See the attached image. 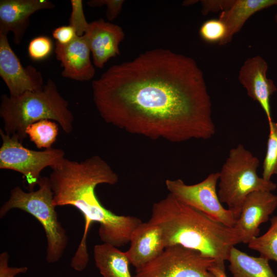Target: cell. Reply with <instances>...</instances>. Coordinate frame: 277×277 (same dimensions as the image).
Listing matches in <instances>:
<instances>
[{"instance_id": "31", "label": "cell", "mask_w": 277, "mask_h": 277, "mask_svg": "<svg viewBox=\"0 0 277 277\" xmlns=\"http://www.w3.org/2000/svg\"><path fill=\"white\" fill-rule=\"evenodd\" d=\"M275 21L277 24V13L275 15Z\"/></svg>"}, {"instance_id": "20", "label": "cell", "mask_w": 277, "mask_h": 277, "mask_svg": "<svg viewBox=\"0 0 277 277\" xmlns=\"http://www.w3.org/2000/svg\"><path fill=\"white\" fill-rule=\"evenodd\" d=\"M25 133L37 148L49 149L56 141L58 128L54 121L42 120L29 125Z\"/></svg>"}, {"instance_id": "17", "label": "cell", "mask_w": 277, "mask_h": 277, "mask_svg": "<svg viewBox=\"0 0 277 277\" xmlns=\"http://www.w3.org/2000/svg\"><path fill=\"white\" fill-rule=\"evenodd\" d=\"M274 5H277V0H234L230 7L220 15L219 19L226 26L227 34L219 44L225 45L230 43L233 35L240 31L251 15Z\"/></svg>"}, {"instance_id": "3", "label": "cell", "mask_w": 277, "mask_h": 277, "mask_svg": "<svg viewBox=\"0 0 277 277\" xmlns=\"http://www.w3.org/2000/svg\"><path fill=\"white\" fill-rule=\"evenodd\" d=\"M148 222L161 228L165 248L180 245L197 250L224 269L231 248L242 243L241 230L210 220L170 193L153 204Z\"/></svg>"}, {"instance_id": "9", "label": "cell", "mask_w": 277, "mask_h": 277, "mask_svg": "<svg viewBox=\"0 0 277 277\" xmlns=\"http://www.w3.org/2000/svg\"><path fill=\"white\" fill-rule=\"evenodd\" d=\"M219 180L217 172L194 185H187L181 179L166 180L165 185L169 193L182 203L215 222L233 227L236 219L230 210L222 206L218 196L216 185Z\"/></svg>"}, {"instance_id": "15", "label": "cell", "mask_w": 277, "mask_h": 277, "mask_svg": "<svg viewBox=\"0 0 277 277\" xmlns=\"http://www.w3.org/2000/svg\"><path fill=\"white\" fill-rule=\"evenodd\" d=\"M84 36L92 54L94 65L103 68L110 58L120 55L119 44L125 34L120 26L100 18L90 23Z\"/></svg>"}, {"instance_id": "10", "label": "cell", "mask_w": 277, "mask_h": 277, "mask_svg": "<svg viewBox=\"0 0 277 277\" xmlns=\"http://www.w3.org/2000/svg\"><path fill=\"white\" fill-rule=\"evenodd\" d=\"M0 76L12 96L42 88L44 80L34 66L24 67L11 48L7 35L0 33Z\"/></svg>"}, {"instance_id": "6", "label": "cell", "mask_w": 277, "mask_h": 277, "mask_svg": "<svg viewBox=\"0 0 277 277\" xmlns=\"http://www.w3.org/2000/svg\"><path fill=\"white\" fill-rule=\"evenodd\" d=\"M259 159L242 144L231 149L219 172L217 194L235 218L239 217L243 202L250 193L259 191L271 192L277 185L271 180L259 177Z\"/></svg>"}, {"instance_id": "4", "label": "cell", "mask_w": 277, "mask_h": 277, "mask_svg": "<svg viewBox=\"0 0 277 277\" xmlns=\"http://www.w3.org/2000/svg\"><path fill=\"white\" fill-rule=\"evenodd\" d=\"M69 103L60 93L52 79L36 90L29 91L17 96L3 94L1 96L0 116L4 122V132L16 135L19 141L27 137L26 128L42 120L58 123L67 134L73 130L74 116Z\"/></svg>"}, {"instance_id": "28", "label": "cell", "mask_w": 277, "mask_h": 277, "mask_svg": "<svg viewBox=\"0 0 277 277\" xmlns=\"http://www.w3.org/2000/svg\"><path fill=\"white\" fill-rule=\"evenodd\" d=\"M202 13L206 15L210 12L224 11L232 5L234 0H204L201 1Z\"/></svg>"}, {"instance_id": "27", "label": "cell", "mask_w": 277, "mask_h": 277, "mask_svg": "<svg viewBox=\"0 0 277 277\" xmlns=\"http://www.w3.org/2000/svg\"><path fill=\"white\" fill-rule=\"evenodd\" d=\"M9 254L7 251L0 254V277H15L20 273L28 271L26 266L20 267H10L8 265Z\"/></svg>"}, {"instance_id": "26", "label": "cell", "mask_w": 277, "mask_h": 277, "mask_svg": "<svg viewBox=\"0 0 277 277\" xmlns=\"http://www.w3.org/2000/svg\"><path fill=\"white\" fill-rule=\"evenodd\" d=\"M124 1L123 0H91L87 2V4L91 7L107 6L106 16L107 19L112 21L114 20L120 13Z\"/></svg>"}, {"instance_id": "14", "label": "cell", "mask_w": 277, "mask_h": 277, "mask_svg": "<svg viewBox=\"0 0 277 277\" xmlns=\"http://www.w3.org/2000/svg\"><path fill=\"white\" fill-rule=\"evenodd\" d=\"M54 51L63 68V77L82 82L94 77L95 69L90 60L91 51L84 35H76L66 44L56 42Z\"/></svg>"}, {"instance_id": "21", "label": "cell", "mask_w": 277, "mask_h": 277, "mask_svg": "<svg viewBox=\"0 0 277 277\" xmlns=\"http://www.w3.org/2000/svg\"><path fill=\"white\" fill-rule=\"evenodd\" d=\"M248 247L259 252L260 256L277 263V215L270 219V226L263 235L252 239Z\"/></svg>"}, {"instance_id": "13", "label": "cell", "mask_w": 277, "mask_h": 277, "mask_svg": "<svg viewBox=\"0 0 277 277\" xmlns=\"http://www.w3.org/2000/svg\"><path fill=\"white\" fill-rule=\"evenodd\" d=\"M267 64L261 56H253L245 61L240 70L238 78L249 97L259 103L269 124L272 122L270 98L277 88L273 82L267 77Z\"/></svg>"}, {"instance_id": "18", "label": "cell", "mask_w": 277, "mask_h": 277, "mask_svg": "<svg viewBox=\"0 0 277 277\" xmlns=\"http://www.w3.org/2000/svg\"><path fill=\"white\" fill-rule=\"evenodd\" d=\"M93 255L95 265L103 277H132L126 252L103 243L94 246Z\"/></svg>"}, {"instance_id": "25", "label": "cell", "mask_w": 277, "mask_h": 277, "mask_svg": "<svg viewBox=\"0 0 277 277\" xmlns=\"http://www.w3.org/2000/svg\"><path fill=\"white\" fill-rule=\"evenodd\" d=\"M52 44L47 37L41 36L32 39L28 45V54L34 60H41L47 57L51 52Z\"/></svg>"}, {"instance_id": "16", "label": "cell", "mask_w": 277, "mask_h": 277, "mask_svg": "<svg viewBox=\"0 0 277 277\" xmlns=\"http://www.w3.org/2000/svg\"><path fill=\"white\" fill-rule=\"evenodd\" d=\"M129 243L126 253L136 270L154 260L165 248L161 228L148 221L142 222L133 230Z\"/></svg>"}, {"instance_id": "2", "label": "cell", "mask_w": 277, "mask_h": 277, "mask_svg": "<svg viewBox=\"0 0 277 277\" xmlns=\"http://www.w3.org/2000/svg\"><path fill=\"white\" fill-rule=\"evenodd\" d=\"M49 179L53 192V205L71 206L78 209L85 220L84 232L71 267L82 271L89 262L86 239L91 224H100L98 235L104 243L116 247L130 242L133 230L142 222L137 217L118 215L104 207L95 192L100 184H116L118 176L109 165L98 155L81 162L65 158L52 168Z\"/></svg>"}, {"instance_id": "11", "label": "cell", "mask_w": 277, "mask_h": 277, "mask_svg": "<svg viewBox=\"0 0 277 277\" xmlns=\"http://www.w3.org/2000/svg\"><path fill=\"white\" fill-rule=\"evenodd\" d=\"M277 207V195L269 191H254L245 199L235 227L241 230L242 243L248 244L260 233V226L268 221Z\"/></svg>"}, {"instance_id": "24", "label": "cell", "mask_w": 277, "mask_h": 277, "mask_svg": "<svg viewBox=\"0 0 277 277\" xmlns=\"http://www.w3.org/2000/svg\"><path fill=\"white\" fill-rule=\"evenodd\" d=\"M71 12L69 25L74 30L76 35L82 36L87 31L89 24L87 22L83 10L82 0H71Z\"/></svg>"}, {"instance_id": "29", "label": "cell", "mask_w": 277, "mask_h": 277, "mask_svg": "<svg viewBox=\"0 0 277 277\" xmlns=\"http://www.w3.org/2000/svg\"><path fill=\"white\" fill-rule=\"evenodd\" d=\"M52 35L61 44L70 43L76 36L74 30L69 25L56 28L53 30Z\"/></svg>"}, {"instance_id": "30", "label": "cell", "mask_w": 277, "mask_h": 277, "mask_svg": "<svg viewBox=\"0 0 277 277\" xmlns=\"http://www.w3.org/2000/svg\"><path fill=\"white\" fill-rule=\"evenodd\" d=\"M209 271L216 277H227L225 269H223L215 265L209 268Z\"/></svg>"}, {"instance_id": "7", "label": "cell", "mask_w": 277, "mask_h": 277, "mask_svg": "<svg viewBox=\"0 0 277 277\" xmlns=\"http://www.w3.org/2000/svg\"><path fill=\"white\" fill-rule=\"evenodd\" d=\"M2 144L0 148V169L21 173L25 178L29 190H33L46 167L51 168L66 158L63 150L58 148L35 151L25 147L16 135L7 134L0 129Z\"/></svg>"}, {"instance_id": "8", "label": "cell", "mask_w": 277, "mask_h": 277, "mask_svg": "<svg viewBox=\"0 0 277 277\" xmlns=\"http://www.w3.org/2000/svg\"><path fill=\"white\" fill-rule=\"evenodd\" d=\"M215 265L214 259L197 250L174 245L136 269L133 277H216L209 271Z\"/></svg>"}, {"instance_id": "22", "label": "cell", "mask_w": 277, "mask_h": 277, "mask_svg": "<svg viewBox=\"0 0 277 277\" xmlns=\"http://www.w3.org/2000/svg\"><path fill=\"white\" fill-rule=\"evenodd\" d=\"M269 134L267 150L263 164L262 177L271 180L274 174H277V123H269Z\"/></svg>"}, {"instance_id": "19", "label": "cell", "mask_w": 277, "mask_h": 277, "mask_svg": "<svg viewBox=\"0 0 277 277\" xmlns=\"http://www.w3.org/2000/svg\"><path fill=\"white\" fill-rule=\"evenodd\" d=\"M227 261L232 277H277L269 260L249 255L234 246L230 249Z\"/></svg>"}, {"instance_id": "12", "label": "cell", "mask_w": 277, "mask_h": 277, "mask_svg": "<svg viewBox=\"0 0 277 277\" xmlns=\"http://www.w3.org/2000/svg\"><path fill=\"white\" fill-rule=\"evenodd\" d=\"M55 5L48 0H1L0 33H12L14 43L19 45L30 23V17L42 9Z\"/></svg>"}, {"instance_id": "23", "label": "cell", "mask_w": 277, "mask_h": 277, "mask_svg": "<svg viewBox=\"0 0 277 277\" xmlns=\"http://www.w3.org/2000/svg\"><path fill=\"white\" fill-rule=\"evenodd\" d=\"M199 34L205 42L214 43H221L226 38L227 29L225 23L219 19H210L201 26Z\"/></svg>"}, {"instance_id": "1", "label": "cell", "mask_w": 277, "mask_h": 277, "mask_svg": "<svg viewBox=\"0 0 277 277\" xmlns=\"http://www.w3.org/2000/svg\"><path fill=\"white\" fill-rule=\"evenodd\" d=\"M91 86L103 120L129 133L173 143L215 133L203 73L189 57L147 51L111 66Z\"/></svg>"}, {"instance_id": "5", "label": "cell", "mask_w": 277, "mask_h": 277, "mask_svg": "<svg viewBox=\"0 0 277 277\" xmlns=\"http://www.w3.org/2000/svg\"><path fill=\"white\" fill-rule=\"evenodd\" d=\"M36 190L24 191L19 186L13 188L10 196L0 208V217L10 210L18 209L28 213L41 223L47 239L46 260L53 264L62 257L68 244V236L58 219L53 205V192L49 177L39 179Z\"/></svg>"}]
</instances>
